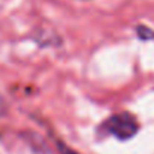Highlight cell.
Instances as JSON below:
<instances>
[{"mask_svg": "<svg viewBox=\"0 0 154 154\" xmlns=\"http://www.w3.org/2000/svg\"><path fill=\"white\" fill-rule=\"evenodd\" d=\"M58 153L60 154H79L78 151L69 148L67 145H64V144H61V142H58Z\"/></svg>", "mask_w": 154, "mask_h": 154, "instance_id": "obj_3", "label": "cell"}, {"mask_svg": "<svg viewBox=\"0 0 154 154\" xmlns=\"http://www.w3.org/2000/svg\"><path fill=\"white\" fill-rule=\"evenodd\" d=\"M103 127L108 130V133H111L112 136H115L120 141H127L130 138H133L138 130H139V123L138 120L129 114V112H121V114H114L111 115Z\"/></svg>", "mask_w": 154, "mask_h": 154, "instance_id": "obj_1", "label": "cell"}, {"mask_svg": "<svg viewBox=\"0 0 154 154\" xmlns=\"http://www.w3.org/2000/svg\"><path fill=\"white\" fill-rule=\"evenodd\" d=\"M6 112H8V102H6L5 97L0 94V118H2L3 115H6Z\"/></svg>", "mask_w": 154, "mask_h": 154, "instance_id": "obj_4", "label": "cell"}, {"mask_svg": "<svg viewBox=\"0 0 154 154\" xmlns=\"http://www.w3.org/2000/svg\"><path fill=\"white\" fill-rule=\"evenodd\" d=\"M136 33H138V38L142 39V41L154 39V32L151 29L145 27V26H138V27H136Z\"/></svg>", "mask_w": 154, "mask_h": 154, "instance_id": "obj_2", "label": "cell"}]
</instances>
